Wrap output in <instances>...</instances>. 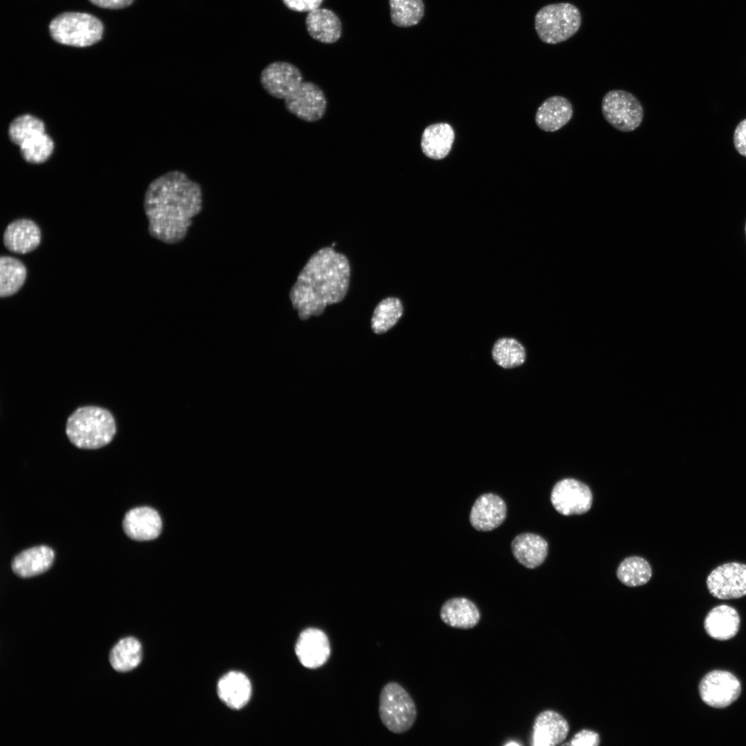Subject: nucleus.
<instances>
[{"label": "nucleus", "mask_w": 746, "mask_h": 746, "mask_svg": "<svg viewBox=\"0 0 746 746\" xmlns=\"http://www.w3.org/2000/svg\"><path fill=\"white\" fill-rule=\"evenodd\" d=\"M143 204L150 236L175 244L184 239L193 218L202 211V187L184 172L171 170L149 183Z\"/></svg>", "instance_id": "f257e3e1"}, {"label": "nucleus", "mask_w": 746, "mask_h": 746, "mask_svg": "<svg viewBox=\"0 0 746 746\" xmlns=\"http://www.w3.org/2000/svg\"><path fill=\"white\" fill-rule=\"evenodd\" d=\"M350 266L347 257L331 247L315 252L299 273L289 291L292 307L301 320L321 315L329 305L347 294Z\"/></svg>", "instance_id": "f03ea898"}, {"label": "nucleus", "mask_w": 746, "mask_h": 746, "mask_svg": "<svg viewBox=\"0 0 746 746\" xmlns=\"http://www.w3.org/2000/svg\"><path fill=\"white\" fill-rule=\"evenodd\" d=\"M66 434L77 448L97 449L109 443L116 432L113 416L97 406L77 408L68 419Z\"/></svg>", "instance_id": "7ed1b4c3"}, {"label": "nucleus", "mask_w": 746, "mask_h": 746, "mask_svg": "<svg viewBox=\"0 0 746 746\" xmlns=\"http://www.w3.org/2000/svg\"><path fill=\"white\" fill-rule=\"evenodd\" d=\"M10 140L20 149L22 158L30 164H39L51 156L55 144L46 133L44 122L28 113L15 117L8 129Z\"/></svg>", "instance_id": "20e7f679"}, {"label": "nucleus", "mask_w": 746, "mask_h": 746, "mask_svg": "<svg viewBox=\"0 0 746 746\" xmlns=\"http://www.w3.org/2000/svg\"><path fill=\"white\" fill-rule=\"evenodd\" d=\"M103 30V24L97 17L76 12H63L49 25L50 35L55 41L75 47H86L98 42Z\"/></svg>", "instance_id": "39448f33"}, {"label": "nucleus", "mask_w": 746, "mask_h": 746, "mask_svg": "<svg viewBox=\"0 0 746 746\" xmlns=\"http://www.w3.org/2000/svg\"><path fill=\"white\" fill-rule=\"evenodd\" d=\"M580 25V12L569 3L545 6L535 17V28L539 38L549 44L568 39L578 31Z\"/></svg>", "instance_id": "423d86ee"}, {"label": "nucleus", "mask_w": 746, "mask_h": 746, "mask_svg": "<svg viewBox=\"0 0 746 746\" xmlns=\"http://www.w3.org/2000/svg\"><path fill=\"white\" fill-rule=\"evenodd\" d=\"M379 714L383 725L391 732L401 734L414 725L417 711L408 691L398 682H390L381 689Z\"/></svg>", "instance_id": "0eeeda50"}, {"label": "nucleus", "mask_w": 746, "mask_h": 746, "mask_svg": "<svg viewBox=\"0 0 746 746\" xmlns=\"http://www.w3.org/2000/svg\"><path fill=\"white\" fill-rule=\"evenodd\" d=\"M602 113L610 125L624 133L638 128L644 117V109L639 99L624 90L606 93L602 100Z\"/></svg>", "instance_id": "6e6552de"}, {"label": "nucleus", "mask_w": 746, "mask_h": 746, "mask_svg": "<svg viewBox=\"0 0 746 746\" xmlns=\"http://www.w3.org/2000/svg\"><path fill=\"white\" fill-rule=\"evenodd\" d=\"M698 691L700 698L706 705L721 709L729 706L738 698L741 685L731 673L713 670L701 679Z\"/></svg>", "instance_id": "1a4fd4ad"}, {"label": "nucleus", "mask_w": 746, "mask_h": 746, "mask_svg": "<svg viewBox=\"0 0 746 746\" xmlns=\"http://www.w3.org/2000/svg\"><path fill=\"white\" fill-rule=\"evenodd\" d=\"M707 587L720 600L737 599L746 595V564L728 562L717 566L708 575Z\"/></svg>", "instance_id": "9d476101"}, {"label": "nucleus", "mask_w": 746, "mask_h": 746, "mask_svg": "<svg viewBox=\"0 0 746 746\" xmlns=\"http://www.w3.org/2000/svg\"><path fill=\"white\" fill-rule=\"evenodd\" d=\"M551 501L555 509L563 515H582L591 508L593 495L584 483L567 478L559 481L554 486Z\"/></svg>", "instance_id": "9b49d317"}, {"label": "nucleus", "mask_w": 746, "mask_h": 746, "mask_svg": "<svg viewBox=\"0 0 746 746\" xmlns=\"http://www.w3.org/2000/svg\"><path fill=\"white\" fill-rule=\"evenodd\" d=\"M283 100L288 112L308 122L320 120L327 108L323 91L318 85L310 82H303Z\"/></svg>", "instance_id": "f8f14e48"}, {"label": "nucleus", "mask_w": 746, "mask_h": 746, "mask_svg": "<svg viewBox=\"0 0 746 746\" xmlns=\"http://www.w3.org/2000/svg\"><path fill=\"white\" fill-rule=\"evenodd\" d=\"M260 82L271 96L284 99L303 82L300 70L291 63L274 61L261 71Z\"/></svg>", "instance_id": "ddd939ff"}, {"label": "nucleus", "mask_w": 746, "mask_h": 746, "mask_svg": "<svg viewBox=\"0 0 746 746\" xmlns=\"http://www.w3.org/2000/svg\"><path fill=\"white\" fill-rule=\"evenodd\" d=\"M294 650L300 664L310 669L324 665L331 654L327 635L321 629L314 627L307 628L300 632Z\"/></svg>", "instance_id": "4468645a"}, {"label": "nucleus", "mask_w": 746, "mask_h": 746, "mask_svg": "<svg viewBox=\"0 0 746 746\" xmlns=\"http://www.w3.org/2000/svg\"><path fill=\"white\" fill-rule=\"evenodd\" d=\"M126 535L137 541H148L159 536L162 521L158 513L152 508L142 506L128 510L123 519Z\"/></svg>", "instance_id": "2eb2a0df"}, {"label": "nucleus", "mask_w": 746, "mask_h": 746, "mask_svg": "<svg viewBox=\"0 0 746 746\" xmlns=\"http://www.w3.org/2000/svg\"><path fill=\"white\" fill-rule=\"evenodd\" d=\"M41 238V229L35 221L19 218L8 224L3 242L10 251L25 254L35 250L40 245Z\"/></svg>", "instance_id": "dca6fc26"}, {"label": "nucleus", "mask_w": 746, "mask_h": 746, "mask_svg": "<svg viewBox=\"0 0 746 746\" xmlns=\"http://www.w3.org/2000/svg\"><path fill=\"white\" fill-rule=\"evenodd\" d=\"M569 731L567 720L558 712L547 709L535 718L532 732L534 746H554L561 743Z\"/></svg>", "instance_id": "f3484780"}, {"label": "nucleus", "mask_w": 746, "mask_h": 746, "mask_svg": "<svg viewBox=\"0 0 746 746\" xmlns=\"http://www.w3.org/2000/svg\"><path fill=\"white\" fill-rule=\"evenodd\" d=\"M506 517V505L504 500L492 493L479 496L475 501L470 513V522L477 530H492L502 524Z\"/></svg>", "instance_id": "a211bd4d"}, {"label": "nucleus", "mask_w": 746, "mask_h": 746, "mask_svg": "<svg viewBox=\"0 0 746 746\" xmlns=\"http://www.w3.org/2000/svg\"><path fill=\"white\" fill-rule=\"evenodd\" d=\"M573 115L571 102L563 96L554 95L545 99L539 106L535 122L542 131L555 132L568 124Z\"/></svg>", "instance_id": "6ab92c4d"}, {"label": "nucleus", "mask_w": 746, "mask_h": 746, "mask_svg": "<svg viewBox=\"0 0 746 746\" xmlns=\"http://www.w3.org/2000/svg\"><path fill=\"white\" fill-rule=\"evenodd\" d=\"M251 691L249 679L244 673L236 671L224 674L217 684L218 697L233 709L244 707L250 700Z\"/></svg>", "instance_id": "aec40b11"}, {"label": "nucleus", "mask_w": 746, "mask_h": 746, "mask_svg": "<svg viewBox=\"0 0 746 746\" xmlns=\"http://www.w3.org/2000/svg\"><path fill=\"white\" fill-rule=\"evenodd\" d=\"M740 619L733 607L722 604L713 608L706 615L704 628L709 636L717 640H727L739 631Z\"/></svg>", "instance_id": "412c9836"}, {"label": "nucleus", "mask_w": 746, "mask_h": 746, "mask_svg": "<svg viewBox=\"0 0 746 746\" xmlns=\"http://www.w3.org/2000/svg\"><path fill=\"white\" fill-rule=\"evenodd\" d=\"M440 618L449 627L468 629L479 622L481 613L472 601L466 597H457L448 600L442 605Z\"/></svg>", "instance_id": "4be33fe9"}, {"label": "nucleus", "mask_w": 746, "mask_h": 746, "mask_svg": "<svg viewBox=\"0 0 746 746\" xmlns=\"http://www.w3.org/2000/svg\"><path fill=\"white\" fill-rule=\"evenodd\" d=\"M305 25L309 35L324 44L336 42L342 33L340 19L333 11L326 8H318L309 12Z\"/></svg>", "instance_id": "5701e85b"}, {"label": "nucleus", "mask_w": 746, "mask_h": 746, "mask_svg": "<svg viewBox=\"0 0 746 746\" xmlns=\"http://www.w3.org/2000/svg\"><path fill=\"white\" fill-rule=\"evenodd\" d=\"M454 140L455 131L448 123L432 124L425 127L423 131L421 148L426 157L439 160L449 154Z\"/></svg>", "instance_id": "b1692460"}, {"label": "nucleus", "mask_w": 746, "mask_h": 746, "mask_svg": "<svg viewBox=\"0 0 746 746\" xmlns=\"http://www.w3.org/2000/svg\"><path fill=\"white\" fill-rule=\"evenodd\" d=\"M54 556V551L47 546L32 547L13 558L12 568L19 577H33L46 571L52 565Z\"/></svg>", "instance_id": "393cba45"}, {"label": "nucleus", "mask_w": 746, "mask_h": 746, "mask_svg": "<svg viewBox=\"0 0 746 746\" xmlns=\"http://www.w3.org/2000/svg\"><path fill=\"white\" fill-rule=\"evenodd\" d=\"M515 559L523 566L534 568L540 566L548 554V543L541 536L526 533L516 536L511 544Z\"/></svg>", "instance_id": "a878e982"}, {"label": "nucleus", "mask_w": 746, "mask_h": 746, "mask_svg": "<svg viewBox=\"0 0 746 746\" xmlns=\"http://www.w3.org/2000/svg\"><path fill=\"white\" fill-rule=\"evenodd\" d=\"M142 658V644L133 637L120 640L113 647L109 656L112 667L119 672L133 670L140 664Z\"/></svg>", "instance_id": "bb28decb"}, {"label": "nucleus", "mask_w": 746, "mask_h": 746, "mask_svg": "<svg viewBox=\"0 0 746 746\" xmlns=\"http://www.w3.org/2000/svg\"><path fill=\"white\" fill-rule=\"evenodd\" d=\"M27 276L25 265L19 259L8 256L0 258V296L16 294L23 285Z\"/></svg>", "instance_id": "cd10ccee"}, {"label": "nucleus", "mask_w": 746, "mask_h": 746, "mask_svg": "<svg viewBox=\"0 0 746 746\" xmlns=\"http://www.w3.org/2000/svg\"><path fill=\"white\" fill-rule=\"evenodd\" d=\"M494 361L504 369H511L522 365L526 359L524 345L517 339L501 337L497 339L492 348Z\"/></svg>", "instance_id": "c85d7f7f"}, {"label": "nucleus", "mask_w": 746, "mask_h": 746, "mask_svg": "<svg viewBox=\"0 0 746 746\" xmlns=\"http://www.w3.org/2000/svg\"><path fill=\"white\" fill-rule=\"evenodd\" d=\"M403 313L401 300L396 297H388L382 300L375 307L371 326L373 332L381 334L394 326Z\"/></svg>", "instance_id": "c756f323"}, {"label": "nucleus", "mask_w": 746, "mask_h": 746, "mask_svg": "<svg viewBox=\"0 0 746 746\" xmlns=\"http://www.w3.org/2000/svg\"><path fill=\"white\" fill-rule=\"evenodd\" d=\"M652 575L651 566L641 557L625 558L617 570L618 580L627 586L635 587L647 584Z\"/></svg>", "instance_id": "7c9ffc66"}, {"label": "nucleus", "mask_w": 746, "mask_h": 746, "mask_svg": "<svg viewBox=\"0 0 746 746\" xmlns=\"http://www.w3.org/2000/svg\"><path fill=\"white\" fill-rule=\"evenodd\" d=\"M389 5L391 21L398 27L415 26L424 15L423 0H389Z\"/></svg>", "instance_id": "2f4dec72"}, {"label": "nucleus", "mask_w": 746, "mask_h": 746, "mask_svg": "<svg viewBox=\"0 0 746 746\" xmlns=\"http://www.w3.org/2000/svg\"><path fill=\"white\" fill-rule=\"evenodd\" d=\"M600 743L599 734L592 730L582 729L574 735L569 743L572 746H597Z\"/></svg>", "instance_id": "473e14b6"}, {"label": "nucleus", "mask_w": 746, "mask_h": 746, "mask_svg": "<svg viewBox=\"0 0 746 746\" xmlns=\"http://www.w3.org/2000/svg\"><path fill=\"white\" fill-rule=\"evenodd\" d=\"M282 1L291 10L309 12L318 8L323 0H282Z\"/></svg>", "instance_id": "72a5a7b5"}, {"label": "nucleus", "mask_w": 746, "mask_h": 746, "mask_svg": "<svg viewBox=\"0 0 746 746\" xmlns=\"http://www.w3.org/2000/svg\"><path fill=\"white\" fill-rule=\"evenodd\" d=\"M734 144L737 151L746 157V119L737 125L734 133Z\"/></svg>", "instance_id": "f704fd0d"}, {"label": "nucleus", "mask_w": 746, "mask_h": 746, "mask_svg": "<svg viewBox=\"0 0 746 746\" xmlns=\"http://www.w3.org/2000/svg\"><path fill=\"white\" fill-rule=\"evenodd\" d=\"M93 4L103 8L120 9L130 6L134 0H89Z\"/></svg>", "instance_id": "c9c22d12"}, {"label": "nucleus", "mask_w": 746, "mask_h": 746, "mask_svg": "<svg viewBox=\"0 0 746 746\" xmlns=\"http://www.w3.org/2000/svg\"><path fill=\"white\" fill-rule=\"evenodd\" d=\"M745 236H746V222H745Z\"/></svg>", "instance_id": "e433bc0d"}]
</instances>
